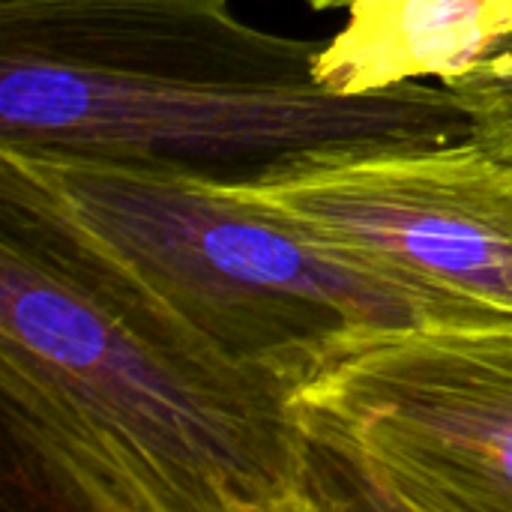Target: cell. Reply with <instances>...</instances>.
<instances>
[{
  "label": "cell",
  "mask_w": 512,
  "mask_h": 512,
  "mask_svg": "<svg viewBox=\"0 0 512 512\" xmlns=\"http://www.w3.org/2000/svg\"><path fill=\"white\" fill-rule=\"evenodd\" d=\"M468 111L474 141L512 162V33L471 69L441 81Z\"/></svg>",
  "instance_id": "7"
},
{
  "label": "cell",
  "mask_w": 512,
  "mask_h": 512,
  "mask_svg": "<svg viewBox=\"0 0 512 512\" xmlns=\"http://www.w3.org/2000/svg\"><path fill=\"white\" fill-rule=\"evenodd\" d=\"M234 192L512 324V162L474 138L309 165Z\"/></svg>",
  "instance_id": "5"
},
{
  "label": "cell",
  "mask_w": 512,
  "mask_h": 512,
  "mask_svg": "<svg viewBox=\"0 0 512 512\" xmlns=\"http://www.w3.org/2000/svg\"><path fill=\"white\" fill-rule=\"evenodd\" d=\"M234 0H0V147L249 189L474 138L444 84L336 93Z\"/></svg>",
  "instance_id": "2"
},
{
  "label": "cell",
  "mask_w": 512,
  "mask_h": 512,
  "mask_svg": "<svg viewBox=\"0 0 512 512\" xmlns=\"http://www.w3.org/2000/svg\"><path fill=\"white\" fill-rule=\"evenodd\" d=\"M0 150L219 351L297 387L363 333L498 327L243 192L126 165Z\"/></svg>",
  "instance_id": "3"
},
{
  "label": "cell",
  "mask_w": 512,
  "mask_h": 512,
  "mask_svg": "<svg viewBox=\"0 0 512 512\" xmlns=\"http://www.w3.org/2000/svg\"><path fill=\"white\" fill-rule=\"evenodd\" d=\"M315 72L336 93L447 81L512 33V0H348Z\"/></svg>",
  "instance_id": "6"
},
{
  "label": "cell",
  "mask_w": 512,
  "mask_h": 512,
  "mask_svg": "<svg viewBox=\"0 0 512 512\" xmlns=\"http://www.w3.org/2000/svg\"><path fill=\"white\" fill-rule=\"evenodd\" d=\"M294 408L330 510H512V324L354 336Z\"/></svg>",
  "instance_id": "4"
},
{
  "label": "cell",
  "mask_w": 512,
  "mask_h": 512,
  "mask_svg": "<svg viewBox=\"0 0 512 512\" xmlns=\"http://www.w3.org/2000/svg\"><path fill=\"white\" fill-rule=\"evenodd\" d=\"M312 9H333V6H345L348 0H306Z\"/></svg>",
  "instance_id": "8"
},
{
  "label": "cell",
  "mask_w": 512,
  "mask_h": 512,
  "mask_svg": "<svg viewBox=\"0 0 512 512\" xmlns=\"http://www.w3.org/2000/svg\"><path fill=\"white\" fill-rule=\"evenodd\" d=\"M294 390L189 327L0 150L3 510H330Z\"/></svg>",
  "instance_id": "1"
}]
</instances>
